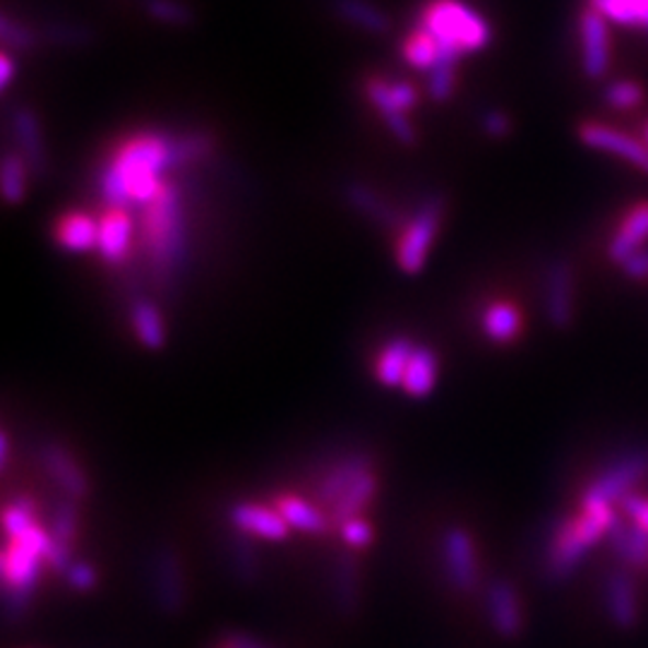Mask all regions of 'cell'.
Wrapping results in <instances>:
<instances>
[{"label":"cell","mask_w":648,"mask_h":648,"mask_svg":"<svg viewBox=\"0 0 648 648\" xmlns=\"http://www.w3.org/2000/svg\"><path fill=\"white\" fill-rule=\"evenodd\" d=\"M605 610L613 625L619 629H634L639 622L637 583L627 571H613L605 581Z\"/></svg>","instance_id":"16"},{"label":"cell","mask_w":648,"mask_h":648,"mask_svg":"<svg viewBox=\"0 0 648 648\" xmlns=\"http://www.w3.org/2000/svg\"><path fill=\"white\" fill-rule=\"evenodd\" d=\"M27 161H24L22 155H15V151H8L3 159V169H0V190H3V200L8 205H20L24 200V193H27Z\"/></svg>","instance_id":"32"},{"label":"cell","mask_w":648,"mask_h":648,"mask_svg":"<svg viewBox=\"0 0 648 648\" xmlns=\"http://www.w3.org/2000/svg\"><path fill=\"white\" fill-rule=\"evenodd\" d=\"M133 219L125 209H113L99 221V255L109 264H118L128 258L133 246Z\"/></svg>","instance_id":"18"},{"label":"cell","mask_w":648,"mask_h":648,"mask_svg":"<svg viewBox=\"0 0 648 648\" xmlns=\"http://www.w3.org/2000/svg\"><path fill=\"white\" fill-rule=\"evenodd\" d=\"M334 599L341 610V615H351L359 607L361 599V583H359V567L349 555L339 557L334 569Z\"/></svg>","instance_id":"31"},{"label":"cell","mask_w":648,"mask_h":648,"mask_svg":"<svg viewBox=\"0 0 648 648\" xmlns=\"http://www.w3.org/2000/svg\"><path fill=\"white\" fill-rule=\"evenodd\" d=\"M143 8L151 20L169 24V27H187L195 18L183 0H145Z\"/></svg>","instance_id":"37"},{"label":"cell","mask_w":648,"mask_h":648,"mask_svg":"<svg viewBox=\"0 0 648 648\" xmlns=\"http://www.w3.org/2000/svg\"><path fill=\"white\" fill-rule=\"evenodd\" d=\"M68 587L75 591H92L96 587V569L87 562H72V567L68 569L66 575Z\"/></svg>","instance_id":"45"},{"label":"cell","mask_w":648,"mask_h":648,"mask_svg":"<svg viewBox=\"0 0 648 648\" xmlns=\"http://www.w3.org/2000/svg\"><path fill=\"white\" fill-rule=\"evenodd\" d=\"M622 270H625L629 278H637V282L648 278V250L634 252V255H629L625 262H622Z\"/></svg>","instance_id":"48"},{"label":"cell","mask_w":648,"mask_h":648,"mask_svg":"<svg viewBox=\"0 0 648 648\" xmlns=\"http://www.w3.org/2000/svg\"><path fill=\"white\" fill-rule=\"evenodd\" d=\"M545 315L555 329H567L575 320V274L567 260L550 264L545 278Z\"/></svg>","instance_id":"11"},{"label":"cell","mask_w":648,"mask_h":648,"mask_svg":"<svg viewBox=\"0 0 648 648\" xmlns=\"http://www.w3.org/2000/svg\"><path fill=\"white\" fill-rule=\"evenodd\" d=\"M403 58L409 60V66L416 70L430 72L440 62V48L432 42V36L423 30H418L403 46Z\"/></svg>","instance_id":"36"},{"label":"cell","mask_w":648,"mask_h":648,"mask_svg":"<svg viewBox=\"0 0 648 648\" xmlns=\"http://www.w3.org/2000/svg\"><path fill=\"white\" fill-rule=\"evenodd\" d=\"M482 332L494 344H507L521 332V312L512 303H492L482 312Z\"/></svg>","instance_id":"30"},{"label":"cell","mask_w":648,"mask_h":648,"mask_svg":"<svg viewBox=\"0 0 648 648\" xmlns=\"http://www.w3.org/2000/svg\"><path fill=\"white\" fill-rule=\"evenodd\" d=\"M648 476V450H634L622 454L615 464H610L605 471L595 478L589 490L583 492L581 507L583 510H595V507H610L617 500L629 498V490L639 480Z\"/></svg>","instance_id":"6"},{"label":"cell","mask_w":648,"mask_h":648,"mask_svg":"<svg viewBox=\"0 0 648 648\" xmlns=\"http://www.w3.org/2000/svg\"><path fill=\"white\" fill-rule=\"evenodd\" d=\"M56 238L68 252H89L99 246V221L89 214H70L58 224Z\"/></svg>","instance_id":"27"},{"label":"cell","mask_w":648,"mask_h":648,"mask_svg":"<svg viewBox=\"0 0 648 648\" xmlns=\"http://www.w3.org/2000/svg\"><path fill=\"white\" fill-rule=\"evenodd\" d=\"M634 15H637V27L648 32V0H632Z\"/></svg>","instance_id":"50"},{"label":"cell","mask_w":648,"mask_h":648,"mask_svg":"<svg viewBox=\"0 0 648 648\" xmlns=\"http://www.w3.org/2000/svg\"><path fill=\"white\" fill-rule=\"evenodd\" d=\"M346 202L355 212H361L363 216H367V219H373V221L391 224L394 216H397L373 187H367L363 183H351L346 187Z\"/></svg>","instance_id":"33"},{"label":"cell","mask_w":648,"mask_h":648,"mask_svg":"<svg viewBox=\"0 0 648 648\" xmlns=\"http://www.w3.org/2000/svg\"><path fill=\"white\" fill-rule=\"evenodd\" d=\"M228 519H231L234 528L248 538L255 536V538L278 543V541H286L291 533V526L286 524L284 516L276 510H270V507H262V504L238 502L231 507Z\"/></svg>","instance_id":"13"},{"label":"cell","mask_w":648,"mask_h":648,"mask_svg":"<svg viewBox=\"0 0 648 648\" xmlns=\"http://www.w3.org/2000/svg\"><path fill=\"white\" fill-rule=\"evenodd\" d=\"M36 526V504L27 494H20V498L12 500L5 512H3V528L8 541L22 536L24 531Z\"/></svg>","instance_id":"34"},{"label":"cell","mask_w":648,"mask_h":648,"mask_svg":"<svg viewBox=\"0 0 648 648\" xmlns=\"http://www.w3.org/2000/svg\"><path fill=\"white\" fill-rule=\"evenodd\" d=\"M130 322L135 337L145 349L161 351L167 346V325H163V317L155 303L145 298L135 300L130 308Z\"/></svg>","instance_id":"22"},{"label":"cell","mask_w":648,"mask_h":648,"mask_svg":"<svg viewBox=\"0 0 648 648\" xmlns=\"http://www.w3.org/2000/svg\"><path fill=\"white\" fill-rule=\"evenodd\" d=\"M145 236L149 258L159 266V272H171L187 258V224L181 205V195L173 185L163 187V193L151 202Z\"/></svg>","instance_id":"5"},{"label":"cell","mask_w":648,"mask_h":648,"mask_svg":"<svg viewBox=\"0 0 648 648\" xmlns=\"http://www.w3.org/2000/svg\"><path fill=\"white\" fill-rule=\"evenodd\" d=\"M373 471V464L365 454H351L344 462H339L332 471H329L322 480L320 490H317V498H320V504L332 507L344 498V494L359 482L363 476Z\"/></svg>","instance_id":"19"},{"label":"cell","mask_w":648,"mask_h":648,"mask_svg":"<svg viewBox=\"0 0 648 648\" xmlns=\"http://www.w3.org/2000/svg\"><path fill=\"white\" fill-rule=\"evenodd\" d=\"M581 42H583V72L591 80H601L610 68V39L607 20L599 12L587 10L581 15Z\"/></svg>","instance_id":"17"},{"label":"cell","mask_w":648,"mask_h":648,"mask_svg":"<svg viewBox=\"0 0 648 648\" xmlns=\"http://www.w3.org/2000/svg\"><path fill=\"white\" fill-rule=\"evenodd\" d=\"M39 462L44 466V471L62 490L66 498H70L75 502L87 498L89 480L66 447H60V444H56V442H46L44 447L39 450Z\"/></svg>","instance_id":"12"},{"label":"cell","mask_w":648,"mask_h":648,"mask_svg":"<svg viewBox=\"0 0 648 648\" xmlns=\"http://www.w3.org/2000/svg\"><path fill=\"white\" fill-rule=\"evenodd\" d=\"M50 545H54V538L39 524L8 541L3 555H0V571H3L5 615L10 619H22L27 613Z\"/></svg>","instance_id":"3"},{"label":"cell","mask_w":648,"mask_h":648,"mask_svg":"<svg viewBox=\"0 0 648 648\" xmlns=\"http://www.w3.org/2000/svg\"><path fill=\"white\" fill-rule=\"evenodd\" d=\"M0 39H3L8 48L30 50L36 44V34L27 27V24L15 22L12 18L3 15L0 18Z\"/></svg>","instance_id":"39"},{"label":"cell","mask_w":648,"mask_h":648,"mask_svg":"<svg viewBox=\"0 0 648 648\" xmlns=\"http://www.w3.org/2000/svg\"><path fill=\"white\" fill-rule=\"evenodd\" d=\"M341 536H344L349 548L363 550L373 543V526L367 524L365 519L359 516V519H353V521H349V524L341 526Z\"/></svg>","instance_id":"44"},{"label":"cell","mask_w":648,"mask_h":648,"mask_svg":"<svg viewBox=\"0 0 648 648\" xmlns=\"http://www.w3.org/2000/svg\"><path fill=\"white\" fill-rule=\"evenodd\" d=\"M12 128H15L20 155L24 157V161H27L30 171H34L36 175H44L48 157H46L42 123L36 118V113L32 109H18L15 118H12Z\"/></svg>","instance_id":"20"},{"label":"cell","mask_w":648,"mask_h":648,"mask_svg":"<svg viewBox=\"0 0 648 648\" xmlns=\"http://www.w3.org/2000/svg\"><path fill=\"white\" fill-rule=\"evenodd\" d=\"M581 143L591 147V149H601L610 151V155H617L622 159H627L634 167L648 173V147L641 145L639 139H634L625 133H619L615 128H607V125L599 123H587L579 128Z\"/></svg>","instance_id":"14"},{"label":"cell","mask_w":648,"mask_h":648,"mask_svg":"<svg viewBox=\"0 0 648 648\" xmlns=\"http://www.w3.org/2000/svg\"><path fill=\"white\" fill-rule=\"evenodd\" d=\"M482 130L490 137H504L512 130V121L502 111H488L486 116H482Z\"/></svg>","instance_id":"46"},{"label":"cell","mask_w":648,"mask_h":648,"mask_svg":"<svg viewBox=\"0 0 648 648\" xmlns=\"http://www.w3.org/2000/svg\"><path fill=\"white\" fill-rule=\"evenodd\" d=\"M78 521H80L78 502L66 498L60 504H56L54 519H50V538H54V543L72 548V541L78 536Z\"/></svg>","instance_id":"35"},{"label":"cell","mask_w":648,"mask_h":648,"mask_svg":"<svg viewBox=\"0 0 648 648\" xmlns=\"http://www.w3.org/2000/svg\"><path fill=\"white\" fill-rule=\"evenodd\" d=\"M416 346L411 344L409 339H391L389 344L383 349L375 365V373L377 379L383 383L385 387H403V377L406 371H409V363H411V355H413Z\"/></svg>","instance_id":"25"},{"label":"cell","mask_w":648,"mask_h":648,"mask_svg":"<svg viewBox=\"0 0 648 648\" xmlns=\"http://www.w3.org/2000/svg\"><path fill=\"white\" fill-rule=\"evenodd\" d=\"M617 524L613 507H595L583 510L579 516H567L557 524L553 538L545 548V575L550 581H565L575 575V569L589 550L607 536Z\"/></svg>","instance_id":"4"},{"label":"cell","mask_w":648,"mask_h":648,"mask_svg":"<svg viewBox=\"0 0 648 648\" xmlns=\"http://www.w3.org/2000/svg\"><path fill=\"white\" fill-rule=\"evenodd\" d=\"M646 238H648V202H644V205H639V207H634L625 219V224L619 226L617 236L613 238V243H610V248H607L610 258L622 264L629 255H634V252L641 250Z\"/></svg>","instance_id":"21"},{"label":"cell","mask_w":648,"mask_h":648,"mask_svg":"<svg viewBox=\"0 0 648 648\" xmlns=\"http://www.w3.org/2000/svg\"><path fill=\"white\" fill-rule=\"evenodd\" d=\"M625 502V512L632 516L634 524H639L644 531H648V500L639 498V494H629Z\"/></svg>","instance_id":"47"},{"label":"cell","mask_w":648,"mask_h":648,"mask_svg":"<svg viewBox=\"0 0 648 648\" xmlns=\"http://www.w3.org/2000/svg\"><path fill=\"white\" fill-rule=\"evenodd\" d=\"M375 492H377V476L371 471L367 476H363L359 482H355V486L344 494V498H341L332 507V510H329L332 512L329 514V521H332V524H337V526H344V524H349V521L359 519L365 507L373 502Z\"/></svg>","instance_id":"29"},{"label":"cell","mask_w":648,"mask_h":648,"mask_svg":"<svg viewBox=\"0 0 648 648\" xmlns=\"http://www.w3.org/2000/svg\"><path fill=\"white\" fill-rule=\"evenodd\" d=\"M10 464V437L8 432H3V437H0V466L8 468Z\"/></svg>","instance_id":"51"},{"label":"cell","mask_w":648,"mask_h":648,"mask_svg":"<svg viewBox=\"0 0 648 648\" xmlns=\"http://www.w3.org/2000/svg\"><path fill=\"white\" fill-rule=\"evenodd\" d=\"M365 92L367 99H371V104L383 113L391 135L397 137L401 145H416V128L411 121L406 118V111H409L418 99L416 87L411 82L373 80L367 82Z\"/></svg>","instance_id":"8"},{"label":"cell","mask_w":648,"mask_h":648,"mask_svg":"<svg viewBox=\"0 0 648 648\" xmlns=\"http://www.w3.org/2000/svg\"><path fill=\"white\" fill-rule=\"evenodd\" d=\"M440 221H442V200L430 197L428 202H423L421 209L416 212L413 219L406 224L397 246V264L403 274L413 276L418 272H423L430 246L437 236Z\"/></svg>","instance_id":"7"},{"label":"cell","mask_w":648,"mask_h":648,"mask_svg":"<svg viewBox=\"0 0 648 648\" xmlns=\"http://www.w3.org/2000/svg\"><path fill=\"white\" fill-rule=\"evenodd\" d=\"M234 562H236V577L243 581H252L258 577V560L252 553V545L246 538L234 541Z\"/></svg>","instance_id":"43"},{"label":"cell","mask_w":648,"mask_h":648,"mask_svg":"<svg viewBox=\"0 0 648 648\" xmlns=\"http://www.w3.org/2000/svg\"><path fill=\"white\" fill-rule=\"evenodd\" d=\"M12 78H15V62H12L10 54L0 56V87L8 89L12 84Z\"/></svg>","instance_id":"49"},{"label":"cell","mask_w":648,"mask_h":648,"mask_svg":"<svg viewBox=\"0 0 648 648\" xmlns=\"http://www.w3.org/2000/svg\"><path fill=\"white\" fill-rule=\"evenodd\" d=\"M591 10L599 12L607 22L622 24V27H637V15H634L632 0H589Z\"/></svg>","instance_id":"38"},{"label":"cell","mask_w":648,"mask_h":648,"mask_svg":"<svg viewBox=\"0 0 648 648\" xmlns=\"http://www.w3.org/2000/svg\"><path fill=\"white\" fill-rule=\"evenodd\" d=\"M437 385V355L430 346H416L409 371L403 377V391L413 399H425Z\"/></svg>","instance_id":"23"},{"label":"cell","mask_w":648,"mask_h":648,"mask_svg":"<svg viewBox=\"0 0 648 648\" xmlns=\"http://www.w3.org/2000/svg\"><path fill=\"white\" fill-rule=\"evenodd\" d=\"M442 555H444V569L456 591L471 593L478 589L480 569L476 557V543L468 533L459 526L447 528L442 538Z\"/></svg>","instance_id":"10"},{"label":"cell","mask_w":648,"mask_h":648,"mask_svg":"<svg viewBox=\"0 0 648 648\" xmlns=\"http://www.w3.org/2000/svg\"><path fill=\"white\" fill-rule=\"evenodd\" d=\"M613 553L625 565L644 567L648 562V531H644L639 524H617L607 533Z\"/></svg>","instance_id":"26"},{"label":"cell","mask_w":648,"mask_h":648,"mask_svg":"<svg viewBox=\"0 0 648 648\" xmlns=\"http://www.w3.org/2000/svg\"><path fill=\"white\" fill-rule=\"evenodd\" d=\"M46 36L54 44H66V46H84L92 42V32L80 24H50L46 30Z\"/></svg>","instance_id":"42"},{"label":"cell","mask_w":648,"mask_h":648,"mask_svg":"<svg viewBox=\"0 0 648 648\" xmlns=\"http://www.w3.org/2000/svg\"><path fill=\"white\" fill-rule=\"evenodd\" d=\"M454 68L456 66H447V62H440V66L432 68L428 72V94L435 99V101H447L454 92Z\"/></svg>","instance_id":"40"},{"label":"cell","mask_w":648,"mask_h":648,"mask_svg":"<svg viewBox=\"0 0 648 648\" xmlns=\"http://www.w3.org/2000/svg\"><path fill=\"white\" fill-rule=\"evenodd\" d=\"M421 30L440 48V62L456 66L464 54H476L492 39L488 20L462 0H435L423 10ZM437 62V66H440Z\"/></svg>","instance_id":"2"},{"label":"cell","mask_w":648,"mask_h":648,"mask_svg":"<svg viewBox=\"0 0 648 648\" xmlns=\"http://www.w3.org/2000/svg\"><path fill=\"white\" fill-rule=\"evenodd\" d=\"M486 605H488V617L492 629L504 639H514L524 629V613H521V601L519 593L510 581L498 579L490 583L486 593Z\"/></svg>","instance_id":"15"},{"label":"cell","mask_w":648,"mask_h":648,"mask_svg":"<svg viewBox=\"0 0 648 648\" xmlns=\"http://www.w3.org/2000/svg\"><path fill=\"white\" fill-rule=\"evenodd\" d=\"M646 147H648V125H646Z\"/></svg>","instance_id":"52"},{"label":"cell","mask_w":648,"mask_h":648,"mask_svg":"<svg viewBox=\"0 0 648 648\" xmlns=\"http://www.w3.org/2000/svg\"><path fill=\"white\" fill-rule=\"evenodd\" d=\"M334 10L341 20L365 34L379 36L391 27L387 12L379 10L371 0H334Z\"/></svg>","instance_id":"24"},{"label":"cell","mask_w":648,"mask_h":648,"mask_svg":"<svg viewBox=\"0 0 648 648\" xmlns=\"http://www.w3.org/2000/svg\"><path fill=\"white\" fill-rule=\"evenodd\" d=\"M641 87L627 80L613 82L605 89V101L615 109H634L641 101Z\"/></svg>","instance_id":"41"},{"label":"cell","mask_w":648,"mask_h":648,"mask_svg":"<svg viewBox=\"0 0 648 648\" xmlns=\"http://www.w3.org/2000/svg\"><path fill=\"white\" fill-rule=\"evenodd\" d=\"M151 589H155V601L163 615H181L185 607V577L181 557L169 545L159 548L151 560Z\"/></svg>","instance_id":"9"},{"label":"cell","mask_w":648,"mask_h":648,"mask_svg":"<svg viewBox=\"0 0 648 648\" xmlns=\"http://www.w3.org/2000/svg\"><path fill=\"white\" fill-rule=\"evenodd\" d=\"M276 512L284 516V521L291 528L303 531V533H327L329 528V519L325 516L320 507L312 502H305L300 498H294V494L278 498Z\"/></svg>","instance_id":"28"},{"label":"cell","mask_w":648,"mask_h":648,"mask_svg":"<svg viewBox=\"0 0 648 648\" xmlns=\"http://www.w3.org/2000/svg\"><path fill=\"white\" fill-rule=\"evenodd\" d=\"M214 143L205 133H145L125 143L99 175V193L113 209L151 205L161 193V175L183 163L205 159Z\"/></svg>","instance_id":"1"}]
</instances>
